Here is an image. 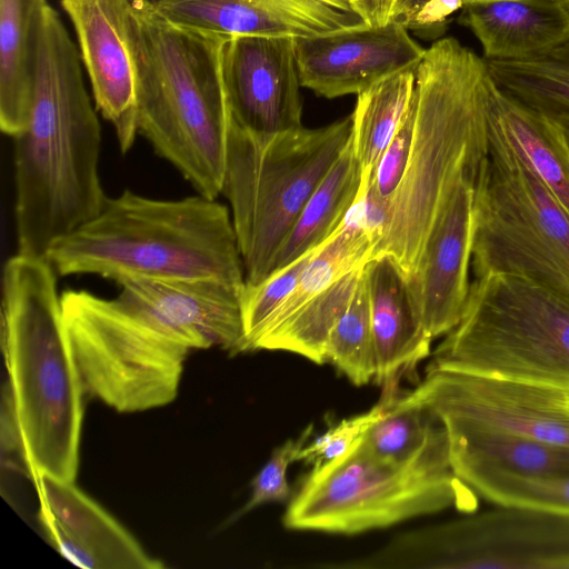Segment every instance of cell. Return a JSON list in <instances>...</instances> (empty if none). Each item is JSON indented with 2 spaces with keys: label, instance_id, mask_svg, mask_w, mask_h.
Here are the masks:
<instances>
[{
  "label": "cell",
  "instance_id": "6da1fadb",
  "mask_svg": "<svg viewBox=\"0 0 569 569\" xmlns=\"http://www.w3.org/2000/svg\"><path fill=\"white\" fill-rule=\"evenodd\" d=\"M12 139L18 252L46 257L108 198L99 177L101 129L80 57L49 6L29 120Z\"/></svg>",
  "mask_w": 569,
  "mask_h": 569
},
{
  "label": "cell",
  "instance_id": "7a4b0ae2",
  "mask_svg": "<svg viewBox=\"0 0 569 569\" xmlns=\"http://www.w3.org/2000/svg\"><path fill=\"white\" fill-rule=\"evenodd\" d=\"M57 289V272L44 256L17 252L4 263L2 390L12 405L29 479L40 471L74 481L86 395Z\"/></svg>",
  "mask_w": 569,
  "mask_h": 569
},
{
  "label": "cell",
  "instance_id": "3957f363",
  "mask_svg": "<svg viewBox=\"0 0 569 569\" xmlns=\"http://www.w3.org/2000/svg\"><path fill=\"white\" fill-rule=\"evenodd\" d=\"M491 83L486 60L457 39L426 50L416 69L410 159L371 259L389 256L407 278L415 273L445 198L488 154Z\"/></svg>",
  "mask_w": 569,
  "mask_h": 569
},
{
  "label": "cell",
  "instance_id": "277c9868",
  "mask_svg": "<svg viewBox=\"0 0 569 569\" xmlns=\"http://www.w3.org/2000/svg\"><path fill=\"white\" fill-rule=\"evenodd\" d=\"M46 258L59 276L97 274L117 283L147 279H213L246 286L228 208L200 193L176 200L124 190L54 241Z\"/></svg>",
  "mask_w": 569,
  "mask_h": 569
},
{
  "label": "cell",
  "instance_id": "5b68a950",
  "mask_svg": "<svg viewBox=\"0 0 569 569\" xmlns=\"http://www.w3.org/2000/svg\"><path fill=\"white\" fill-rule=\"evenodd\" d=\"M224 40L174 26L144 0H131L138 132L211 199L222 191L231 120L221 73Z\"/></svg>",
  "mask_w": 569,
  "mask_h": 569
},
{
  "label": "cell",
  "instance_id": "8992f818",
  "mask_svg": "<svg viewBox=\"0 0 569 569\" xmlns=\"http://www.w3.org/2000/svg\"><path fill=\"white\" fill-rule=\"evenodd\" d=\"M362 437L342 456L312 467L288 503L286 528L356 535L449 508L477 510L479 496L451 468L443 427L403 461L376 456Z\"/></svg>",
  "mask_w": 569,
  "mask_h": 569
},
{
  "label": "cell",
  "instance_id": "52a82bcc",
  "mask_svg": "<svg viewBox=\"0 0 569 569\" xmlns=\"http://www.w3.org/2000/svg\"><path fill=\"white\" fill-rule=\"evenodd\" d=\"M351 137L352 114L326 127L301 126L273 136L250 133L230 120L221 193L231 207L246 284L271 273L303 206Z\"/></svg>",
  "mask_w": 569,
  "mask_h": 569
},
{
  "label": "cell",
  "instance_id": "ba28073f",
  "mask_svg": "<svg viewBox=\"0 0 569 569\" xmlns=\"http://www.w3.org/2000/svg\"><path fill=\"white\" fill-rule=\"evenodd\" d=\"M428 369L485 375L569 393V297L526 278H475L457 326Z\"/></svg>",
  "mask_w": 569,
  "mask_h": 569
},
{
  "label": "cell",
  "instance_id": "9c48e42d",
  "mask_svg": "<svg viewBox=\"0 0 569 569\" xmlns=\"http://www.w3.org/2000/svg\"><path fill=\"white\" fill-rule=\"evenodd\" d=\"M475 278L508 273L569 297V216L489 116L473 189Z\"/></svg>",
  "mask_w": 569,
  "mask_h": 569
},
{
  "label": "cell",
  "instance_id": "30bf717a",
  "mask_svg": "<svg viewBox=\"0 0 569 569\" xmlns=\"http://www.w3.org/2000/svg\"><path fill=\"white\" fill-rule=\"evenodd\" d=\"M62 316L86 396L121 413L178 396L191 347L178 336L86 290L61 295Z\"/></svg>",
  "mask_w": 569,
  "mask_h": 569
},
{
  "label": "cell",
  "instance_id": "8fae6325",
  "mask_svg": "<svg viewBox=\"0 0 569 569\" xmlns=\"http://www.w3.org/2000/svg\"><path fill=\"white\" fill-rule=\"evenodd\" d=\"M365 563L370 569H569V515L497 506L403 532Z\"/></svg>",
  "mask_w": 569,
  "mask_h": 569
},
{
  "label": "cell",
  "instance_id": "7c38bea8",
  "mask_svg": "<svg viewBox=\"0 0 569 569\" xmlns=\"http://www.w3.org/2000/svg\"><path fill=\"white\" fill-rule=\"evenodd\" d=\"M410 393L439 421H461L569 448V393L562 390L427 368Z\"/></svg>",
  "mask_w": 569,
  "mask_h": 569
},
{
  "label": "cell",
  "instance_id": "4fadbf2b",
  "mask_svg": "<svg viewBox=\"0 0 569 569\" xmlns=\"http://www.w3.org/2000/svg\"><path fill=\"white\" fill-rule=\"evenodd\" d=\"M221 73L230 117L243 130L273 136L302 126L295 38H228Z\"/></svg>",
  "mask_w": 569,
  "mask_h": 569
},
{
  "label": "cell",
  "instance_id": "5bb4252c",
  "mask_svg": "<svg viewBox=\"0 0 569 569\" xmlns=\"http://www.w3.org/2000/svg\"><path fill=\"white\" fill-rule=\"evenodd\" d=\"M116 301L184 340L191 349L249 351L241 295L244 289L213 279L137 278L120 283Z\"/></svg>",
  "mask_w": 569,
  "mask_h": 569
},
{
  "label": "cell",
  "instance_id": "9a60e30c",
  "mask_svg": "<svg viewBox=\"0 0 569 569\" xmlns=\"http://www.w3.org/2000/svg\"><path fill=\"white\" fill-rule=\"evenodd\" d=\"M301 86L325 98L360 93L396 72L415 69L425 56L397 21L295 38Z\"/></svg>",
  "mask_w": 569,
  "mask_h": 569
},
{
  "label": "cell",
  "instance_id": "2e32d148",
  "mask_svg": "<svg viewBox=\"0 0 569 569\" xmlns=\"http://www.w3.org/2000/svg\"><path fill=\"white\" fill-rule=\"evenodd\" d=\"M476 176L466 173L453 184L436 214L417 269L407 278L432 340L457 326L469 296Z\"/></svg>",
  "mask_w": 569,
  "mask_h": 569
},
{
  "label": "cell",
  "instance_id": "e0dca14e",
  "mask_svg": "<svg viewBox=\"0 0 569 569\" xmlns=\"http://www.w3.org/2000/svg\"><path fill=\"white\" fill-rule=\"evenodd\" d=\"M73 23L97 109L131 149L138 132L131 0H61Z\"/></svg>",
  "mask_w": 569,
  "mask_h": 569
},
{
  "label": "cell",
  "instance_id": "ac0fdd59",
  "mask_svg": "<svg viewBox=\"0 0 569 569\" xmlns=\"http://www.w3.org/2000/svg\"><path fill=\"white\" fill-rule=\"evenodd\" d=\"M164 20L223 39L309 38L366 24L348 0H144Z\"/></svg>",
  "mask_w": 569,
  "mask_h": 569
},
{
  "label": "cell",
  "instance_id": "d6986e66",
  "mask_svg": "<svg viewBox=\"0 0 569 569\" xmlns=\"http://www.w3.org/2000/svg\"><path fill=\"white\" fill-rule=\"evenodd\" d=\"M38 495V519L50 545L82 569H161L140 542L73 481L44 472L30 479Z\"/></svg>",
  "mask_w": 569,
  "mask_h": 569
},
{
  "label": "cell",
  "instance_id": "ffe728a7",
  "mask_svg": "<svg viewBox=\"0 0 569 569\" xmlns=\"http://www.w3.org/2000/svg\"><path fill=\"white\" fill-rule=\"evenodd\" d=\"M371 309L376 351L375 381L383 397L399 392L403 376L431 353L427 333L413 302L408 279L389 256H378L363 268Z\"/></svg>",
  "mask_w": 569,
  "mask_h": 569
},
{
  "label": "cell",
  "instance_id": "44dd1931",
  "mask_svg": "<svg viewBox=\"0 0 569 569\" xmlns=\"http://www.w3.org/2000/svg\"><path fill=\"white\" fill-rule=\"evenodd\" d=\"M458 22L479 40L486 60L527 59L569 39V9L561 0L472 1Z\"/></svg>",
  "mask_w": 569,
  "mask_h": 569
},
{
  "label": "cell",
  "instance_id": "7402d4cb",
  "mask_svg": "<svg viewBox=\"0 0 569 569\" xmlns=\"http://www.w3.org/2000/svg\"><path fill=\"white\" fill-rule=\"evenodd\" d=\"M46 0H0V128L11 138L29 120Z\"/></svg>",
  "mask_w": 569,
  "mask_h": 569
},
{
  "label": "cell",
  "instance_id": "603a6c76",
  "mask_svg": "<svg viewBox=\"0 0 569 569\" xmlns=\"http://www.w3.org/2000/svg\"><path fill=\"white\" fill-rule=\"evenodd\" d=\"M489 116L569 216V142L563 127L491 83Z\"/></svg>",
  "mask_w": 569,
  "mask_h": 569
},
{
  "label": "cell",
  "instance_id": "cb8c5ba5",
  "mask_svg": "<svg viewBox=\"0 0 569 569\" xmlns=\"http://www.w3.org/2000/svg\"><path fill=\"white\" fill-rule=\"evenodd\" d=\"M451 467L488 463L531 477L569 476V448L519 435L447 420Z\"/></svg>",
  "mask_w": 569,
  "mask_h": 569
},
{
  "label": "cell",
  "instance_id": "d4e9b609",
  "mask_svg": "<svg viewBox=\"0 0 569 569\" xmlns=\"http://www.w3.org/2000/svg\"><path fill=\"white\" fill-rule=\"evenodd\" d=\"M352 142L315 189L279 248L271 273L325 243L339 228L361 184Z\"/></svg>",
  "mask_w": 569,
  "mask_h": 569
},
{
  "label": "cell",
  "instance_id": "484cf974",
  "mask_svg": "<svg viewBox=\"0 0 569 569\" xmlns=\"http://www.w3.org/2000/svg\"><path fill=\"white\" fill-rule=\"evenodd\" d=\"M363 267L345 273L284 321L261 335L253 343V350L287 351L317 365L326 363L329 336L348 308Z\"/></svg>",
  "mask_w": 569,
  "mask_h": 569
},
{
  "label": "cell",
  "instance_id": "4316f807",
  "mask_svg": "<svg viewBox=\"0 0 569 569\" xmlns=\"http://www.w3.org/2000/svg\"><path fill=\"white\" fill-rule=\"evenodd\" d=\"M486 63L505 93L557 122L569 121V39L535 57Z\"/></svg>",
  "mask_w": 569,
  "mask_h": 569
},
{
  "label": "cell",
  "instance_id": "83f0119b",
  "mask_svg": "<svg viewBox=\"0 0 569 569\" xmlns=\"http://www.w3.org/2000/svg\"><path fill=\"white\" fill-rule=\"evenodd\" d=\"M416 69L388 76L357 94L351 142L362 179L371 177L410 107Z\"/></svg>",
  "mask_w": 569,
  "mask_h": 569
},
{
  "label": "cell",
  "instance_id": "f1b7e54d",
  "mask_svg": "<svg viewBox=\"0 0 569 569\" xmlns=\"http://www.w3.org/2000/svg\"><path fill=\"white\" fill-rule=\"evenodd\" d=\"M452 470L496 506L569 515V476L531 477L488 463H460Z\"/></svg>",
  "mask_w": 569,
  "mask_h": 569
},
{
  "label": "cell",
  "instance_id": "f546056e",
  "mask_svg": "<svg viewBox=\"0 0 569 569\" xmlns=\"http://www.w3.org/2000/svg\"><path fill=\"white\" fill-rule=\"evenodd\" d=\"M372 249L373 246L362 229L342 221L310 258L293 291L269 319L258 338L284 321L341 276L366 264L371 259Z\"/></svg>",
  "mask_w": 569,
  "mask_h": 569
},
{
  "label": "cell",
  "instance_id": "4dcf8cb0",
  "mask_svg": "<svg viewBox=\"0 0 569 569\" xmlns=\"http://www.w3.org/2000/svg\"><path fill=\"white\" fill-rule=\"evenodd\" d=\"M382 411L362 437L376 456L403 461L419 452L441 429L435 415L410 391L382 397Z\"/></svg>",
  "mask_w": 569,
  "mask_h": 569
},
{
  "label": "cell",
  "instance_id": "1f68e13d",
  "mask_svg": "<svg viewBox=\"0 0 569 569\" xmlns=\"http://www.w3.org/2000/svg\"><path fill=\"white\" fill-rule=\"evenodd\" d=\"M326 363H331L356 386L375 380L376 351L363 269L348 308L329 336Z\"/></svg>",
  "mask_w": 569,
  "mask_h": 569
},
{
  "label": "cell",
  "instance_id": "d6a6232c",
  "mask_svg": "<svg viewBox=\"0 0 569 569\" xmlns=\"http://www.w3.org/2000/svg\"><path fill=\"white\" fill-rule=\"evenodd\" d=\"M318 248L270 273L261 282L253 286H244L241 295V307L249 351L252 350L254 340L269 319L293 291L303 268Z\"/></svg>",
  "mask_w": 569,
  "mask_h": 569
},
{
  "label": "cell",
  "instance_id": "836d02e7",
  "mask_svg": "<svg viewBox=\"0 0 569 569\" xmlns=\"http://www.w3.org/2000/svg\"><path fill=\"white\" fill-rule=\"evenodd\" d=\"M312 433V426H308L296 439H288L278 446L269 460L254 476L251 482V493L237 512L241 517L261 505L268 502H283L290 499L291 491L287 479V471L298 453L306 446Z\"/></svg>",
  "mask_w": 569,
  "mask_h": 569
},
{
  "label": "cell",
  "instance_id": "e575fe53",
  "mask_svg": "<svg viewBox=\"0 0 569 569\" xmlns=\"http://www.w3.org/2000/svg\"><path fill=\"white\" fill-rule=\"evenodd\" d=\"M383 408L380 400L370 410L342 419L300 450L297 461L312 467L327 463L346 453L379 418Z\"/></svg>",
  "mask_w": 569,
  "mask_h": 569
},
{
  "label": "cell",
  "instance_id": "d590c367",
  "mask_svg": "<svg viewBox=\"0 0 569 569\" xmlns=\"http://www.w3.org/2000/svg\"><path fill=\"white\" fill-rule=\"evenodd\" d=\"M415 121L416 101L412 96L410 107L401 124L382 152L370 177L377 193L389 202L402 181L410 159Z\"/></svg>",
  "mask_w": 569,
  "mask_h": 569
},
{
  "label": "cell",
  "instance_id": "8d00e7d4",
  "mask_svg": "<svg viewBox=\"0 0 569 569\" xmlns=\"http://www.w3.org/2000/svg\"><path fill=\"white\" fill-rule=\"evenodd\" d=\"M398 0H350L353 10L367 26L381 27L391 21Z\"/></svg>",
  "mask_w": 569,
  "mask_h": 569
},
{
  "label": "cell",
  "instance_id": "74e56055",
  "mask_svg": "<svg viewBox=\"0 0 569 569\" xmlns=\"http://www.w3.org/2000/svg\"><path fill=\"white\" fill-rule=\"evenodd\" d=\"M432 0H398L391 17V20L397 21L407 28V24L412 18Z\"/></svg>",
  "mask_w": 569,
  "mask_h": 569
},
{
  "label": "cell",
  "instance_id": "f35d334b",
  "mask_svg": "<svg viewBox=\"0 0 569 569\" xmlns=\"http://www.w3.org/2000/svg\"><path fill=\"white\" fill-rule=\"evenodd\" d=\"M561 124H562V127H563V130H565V133H566L567 140H568V142H569V121H567V122H562Z\"/></svg>",
  "mask_w": 569,
  "mask_h": 569
},
{
  "label": "cell",
  "instance_id": "ab89813d",
  "mask_svg": "<svg viewBox=\"0 0 569 569\" xmlns=\"http://www.w3.org/2000/svg\"><path fill=\"white\" fill-rule=\"evenodd\" d=\"M561 1H562V2L566 4V7L569 9V0H561Z\"/></svg>",
  "mask_w": 569,
  "mask_h": 569
},
{
  "label": "cell",
  "instance_id": "60d3db41",
  "mask_svg": "<svg viewBox=\"0 0 569 569\" xmlns=\"http://www.w3.org/2000/svg\"><path fill=\"white\" fill-rule=\"evenodd\" d=\"M472 1H481V0H463V4H466L468 2H472Z\"/></svg>",
  "mask_w": 569,
  "mask_h": 569
},
{
  "label": "cell",
  "instance_id": "b9f144b4",
  "mask_svg": "<svg viewBox=\"0 0 569 569\" xmlns=\"http://www.w3.org/2000/svg\"><path fill=\"white\" fill-rule=\"evenodd\" d=\"M568 407H569V398H568Z\"/></svg>",
  "mask_w": 569,
  "mask_h": 569
},
{
  "label": "cell",
  "instance_id": "7bdbcfd3",
  "mask_svg": "<svg viewBox=\"0 0 569 569\" xmlns=\"http://www.w3.org/2000/svg\"><path fill=\"white\" fill-rule=\"evenodd\" d=\"M350 2V0H348Z\"/></svg>",
  "mask_w": 569,
  "mask_h": 569
}]
</instances>
